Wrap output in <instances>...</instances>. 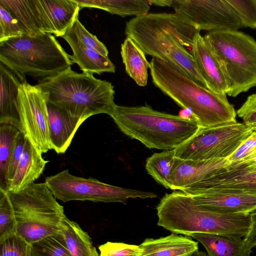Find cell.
Wrapping results in <instances>:
<instances>
[{
  "mask_svg": "<svg viewBox=\"0 0 256 256\" xmlns=\"http://www.w3.org/2000/svg\"><path fill=\"white\" fill-rule=\"evenodd\" d=\"M200 32L174 13L136 16L126 22L124 29L126 36L132 38L146 54L174 64L198 84L208 88L190 52Z\"/></svg>",
  "mask_w": 256,
  "mask_h": 256,
  "instance_id": "1",
  "label": "cell"
},
{
  "mask_svg": "<svg viewBox=\"0 0 256 256\" xmlns=\"http://www.w3.org/2000/svg\"><path fill=\"white\" fill-rule=\"evenodd\" d=\"M150 64L154 84L190 112L200 128L236 121V112L227 94H217L199 86L174 64L156 58H152Z\"/></svg>",
  "mask_w": 256,
  "mask_h": 256,
  "instance_id": "2",
  "label": "cell"
},
{
  "mask_svg": "<svg viewBox=\"0 0 256 256\" xmlns=\"http://www.w3.org/2000/svg\"><path fill=\"white\" fill-rule=\"evenodd\" d=\"M156 209L158 225L178 234L190 237L195 233H205L240 239L248 230L246 214L206 210L198 205L190 196L180 190L165 194Z\"/></svg>",
  "mask_w": 256,
  "mask_h": 256,
  "instance_id": "3",
  "label": "cell"
},
{
  "mask_svg": "<svg viewBox=\"0 0 256 256\" xmlns=\"http://www.w3.org/2000/svg\"><path fill=\"white\" fill-rule=\"evenodd\" d=\"M44 92L48 101L72 116L84 122L100 114L110 116L116 104L112 84L96 78L90 73H78L71 67L36 84Z\"/></svg>",
  "mask_w": 256,
  "mask_h": 256,
  "instance_id": "4",
  "label": "cell"
},
{
  "mask_svg": "<svg viewBox=\"0 0 256 256\" xmlns=\"http://www.w3.org/2000/svg\"><path fill=\"white\" fill-rule=\"evenodd\" d=\"M110 116L126 135L149 148L164 150L182 145L200 128L194 118L160 112L148 105H116Z\"/></svg>",
  "mask_w": 256,
  "mask_h": 256,
  "instance_id": "5",
  "label": "cell"
},
{
  "mask_svg": "<svg viewBox=\"0 0 256 256\" xmlns=\"http://www.w3.org/2000/svg\"><path fill=\"white\" fill-rule=\"evenodd\" d=\"M0 62L21 82L26 81V75L53 76L74 64L54 36L46 33L24 34L0 42Z\"/></svg>",
  "mask_w": 256,
  "mask_h": 256,
  "instance_id": "6",
  "label": "cell"
},
{
  "mask_svg": "<svg viewBox=\"0 0 256 256\" xmlns=\"http://www.w3.org/2000/svg\"><path fill=\"white\" fill-rule=\"evenodd\" d=\"M7 192L16 221V234L28 243L62 232L66 218L64 207L45 182H34L18 192Z\"/></svg>",
  "mask_w": 256,
  "mask_h": 256,
  "instance_id": "7",
  "label": "cell"
},
{
  "mask_svg": "<svg viewBox=\"0 0 256 256\" xmlns=\"http://www.w3.org/2000/svg\"><path fill=\"white\" fill-rule=\"evenodd\" d=\"M204 38L227 80L230 96L256 86V41L238 30L208 32Z\"/></svg>",
  "mask_w": 256,
  "mask_h": 256,
  "instance_id": "8",
  "label": "cell"
},
{
  "mask_svg": "<svg viewBox=\"0 0 256 256\" xmlns=\"http://www.w3.org/2000/svg\"><path fill=\"white\" fill-rule=\"evenodd\" d=\"M56 199L64 202L72 200L94 202H120L126 204L129 198H154L153 192L129 189L101 182L92 178H84L64 170L46 178L45 182Z\"/></svg>",
  "mask_w": 256,
  "mask_h": 256,
  "instance_id": "9",
  "label": "cell"
},
{
  "mask_svg": "<svg viewBox=\"0 0 256 256\" xmlns=\"http://www.w3.org/2000/svg\"><path fill=\"white\" fill-rule=\"evenodd\" d=\"M253 132L237 121L202 128L174 149L177 158L192 160L227 158Z\"/></svg>",
  "mask_w": 256,
  "mask_h": 256,
  "instance_id": "10",
  "label": "cell"
},
{
  "mask_svg": "<svg viewBox=\"0 0 256 256\" xmlns=\"http://www.w3.org/2000/svg\"><path fill=\"white\" fill-rule=\"evenodd\" d=\"M46 94L27 81L18 88V112L20 132L41 154L52 150Z\"/></svg>",
  "mask_w": 256,
  "mask_h": 256,
  "instance_id": "11",
  "label": "cell"
},
{
  "mask_svg": "<svg viewBox=\"0 0 256 256\" xmlns=\"http://www.w3.org/2000/svg\"><path fill=\"white\" fill-rule=\"evenodd\" d=\"M174 14L200 31L238 30L243 28L228 0H172Z\"/></svg>",
  "mask_w": 256,
  "mask_h": 256,
  "instance_id": "12",
  "label": "cell"
},
{
  "mask_svg": "<svg viewBox=\"0 0 256 256\" xmlns=\"http://www.w3.org/2000/svg\"><path fill=\"white\" fill-rule=\"evenodd\" d=\"M181 191L190 196L224 192L256 196V170L226 167Z\"/></svg>",
  "mask_w": 256,
  "mask_h": 256,
  "instance_id": "13",
  "label": "cell"
},
{
  "mask_svg": "<svg viewBox=\"0 0 256 256\" xmlns=\"http://www.w3.org/2000/svg\"><path fill=\"white\" fill-rule=\"evenodd\" d=\"M42 33L62 37L72 26L80 8L74 0H30Z\"/></svg>",
  "mask_w": 256,
  "mask_h": 256,
  "instance_id": "14",
  "label": "cell"
},
{
  "mask_svg": "<svg viewBox=\"0 0 256 256\" xmlns=\"http://www.w3.org/2000/svg\"><path fill=\"white\" fill-rule=\"evenodd\" d=\"M229 166L226 158L192 160L176 157L170 176V188L181 191Z\"/></svg>",
  "mask_w": 256,
  "mask_h": 256,
  "instance_id": "15",
  "label": "cell"
},
{
  "mask_svg": "<svg viewBox=\"0 0 256 256\" xmlns=\"http://www.w3.org/2000/svg\"><path fill=\"white\" fill-rule=\"evenodd\" d=\"M208 88L220 94H227L230 88L215 56L200 32L196 35L190 50Z\"/></svg>",
  "mask_w": 256,
  "mask_h": 256,
  "instance_id": "16",
  "label": "cell"
},
{
  "mask_svg": "<svg viewBox=\"0 0 256 256\" xmlns=\"http://www.w3.org/2000/svg\"><path fill=\"white\" fill-rule=\"evenodd\" d=\"M190 196L198 205L206 210L217 213L249 214L256 209V196L224 192Z\"/></svg>",
  "mask_w": 256,
  "mask_h": 256,
  "instance_id": "17",
  "label": "cell"
},
{
  "mask_svg": "<svg viewBox=\"0 0 256 256\" xmlns=\"http://www.w3.org/2000/svg\"><path fill=\"white\" fill-rule=\"evenodd\" d=\"M50 137L52 150L64 153L70 146L78 129L84 122L74 118L48 101Z\"/></svg>",
  "mask_w": 256,
  "mask_h": 256,
  "instance_id": "18",
  "label": "cell"
},
{
  "mask_svg": "<svg viewBox=\"0 0 256 256\" xmlns=\"http://www.w3.org/2000/svg\"><path fill=\"white\" fill-rule=\"evenodd\" d=\"M0 124L12 125L20 131L18 94L21 82L2 63H0Z\"/></svg>",
  "mask_w": 256,
  "mask_h": 256,
  "instance_id": "19",
  "label": "cell"
},
{
  "mask_svg": "<svg viewBox=\"0 0 256 256\" xmlns=\"http://www.w3.org/2000/svg\"><path fill=\"white\" fill-rule=\"evenodd\" d=\"M140 256H190L198 250L190 237L172 233L158 238H146L140 245Z\"/></svg>",
  "mask_w": 256,
  "mask_h": 256,
  "instance_id": "20",
  "label": "cell"
},
{
  "mask_svg": "<svg viewBox=\"0 0 256 256\" xmlns=\"http://www.w3.org/2000/svg\"><path fill=\"white\" fill-rule=\"evenodd\" d=\"M48 162L26 138L24 152L7 192H16L34 183Z\"/></svg>",
  "mask_w": 256,
  "mask_h": 256,
  "instance_id": "21",
  "label": "cell"
},
{
  "mask_svg": "<svg viewBox=\"0 0 256 256\" xmlns=\"http://www.w3.org/2000/svg\"><path fill=\"white\" fill-rule=\"evenodd\" d=\"M62 38L70 45L72 54L69 57L85 73L100 74L104 72L114 73L116 66L108 56L90 48L66 32Z\"/></svg>",
  "mask_w": 256,
  "mask_h": 256,
  "instance_id": "22",
  "label": "cell"
},
{
  "mask_svg": "<svg viewBox=\"0 0 256 256\" xmlns=\"http://www.w3.org/2000/svg\"><path fill=\"white\" fill-rule=\"evenodd\" d=\"M190 238L200 242L208 256H250L252 252L244 238L236 239L219 234L195 233Z\"/></svg>",
  "mask_w": 256,
  "mask_h": 256,
  "instance_id": "23",
  "label": "cell"
},
{
  "mask_svg": "<svg viewBox=\"0 0 256 256\" xmlns=\"http://www.w3.org/2000/svg\"><path fill=\"white\" fill-rule=\"evenodd\" d=\"M120 54L128 75L138 86H145L150 64L143 50L132 38L126 36L121 45Z\"/></svg>",
  "mask_w": 256,
  "mask_h": 256,
  "instance_id": "24",
  "label": "cell"
},
{
  "mask_svg": "<svg viewBox=\"0 0 256 256\" xmlns=\"http://www.w3.org/2000/svg\"><path fill=\"white\" fill-rule=\"evenodd\" d=\"M81 8L102 9L121 16H138L148 13L150 4L146 0H74Z\"/></svg>",
  "mask_w": 256,
  "mask_h": 256,
  "instance_id": "25",
  "label": "cell"
},
{
  "mask_svg": "<svg viewBox=\"0 0 256 256\" xmlns=\"http://www.w3.org/2000/svg\"><path fill=\"white\" fill-rule=\"evenodd\" d=\"M62 232L72 256H99L90 237L78 223L66 218Z\"/></svg>",
  "mask_w": 256,
  "mask_h": 256,
  "instance_id": "26",
  "label": "cell"
},
{
  "mask_svg": "<svg viewBox=\"0 0 256 256\" xmlns=\"http://www.w3.org/2000/svg\"><path fill=\"white\" fill-rule=\"evenodd\" d=\"M0 4L18 22L26 34L42 33L30 0H0Z\"/></svg>",
  "mask_w": 256,
  "mask_h": 256,
  "instance_id": "27",
  "label": "cell"
},
{
  "mask_svg": "<svg viewBox=\"0 0 256 256\" xmlns=\"http://www.w3.org/2000/svg\"><path fill=\"white\" fill-rule=\"evenodd\" d=\"M20 130L8 124H0V190L7 192V172Z\"/></svg>",
  "mask_w": 256,
  "mask_h": 256,
  "instance_id": "28",
  "label": "cell"
},
{
  "mask_svg": "<svg viewBox=\"0 0 256 256\" xmlns=\"http://www.w3.org/2000/svg\"><path fill=\"white\" fill-rule=\"evenodd\" d=\"M175 158L174 149L154 153L146 160V169L148 173L166 188H170V176Z\"/></svg>",
  "mask_w": 256,
  "mask_h": 256,
  "instance_id": "29",
  "label": "cell"
},
{
  "mask_svg": "<svg viewBox=\"0 0 256 256\" xmlns=\"http://www.w3.org/2000/svg\"><path fill=\"white\" fill-rule=\"evenodd\" d=\"M30 245L32 256H72L62 232L44 237Z\"/></svg>",
  "mask_w": 256,
  "mask_h": 256,
  "instance_id": "30",
  "label": "cell"
},
{
  "mask_svg": "<svg viewBox=\"0 0 256 256\" xmlns=\"http://www.w3.org/2000/svg\"><path fill=\"white\" fill-rule=\"evenodd\" d=\"M17 224L7 192L0 190V238L16 234Z\"/></svg>",
  "mask_w": 256,
  "mask_h": 256,
  "instance_id": "31",
  "label": "cell"
},
{
  "mask_svg": "<svg viewBox=\"0 0 256 256\" xmlns=\"http://www.w3.org/2000/svg\"><path fill=\"white\" fill-rule=\"evenodd\" d=\"M66 32L86 46L96 50L104 56H108V51L106 46L95 35L90 33L86 28L78 17Z\"/></svg>",
  "mask_w": 256,
  "mask_h": 256,
  "instance_id": "32",
  "label": "cell"
},
{
  "mask_svg": "<svg viewBox=\"0 0 256 256\" xmlns=\"http://www.w3.org/2000/svg\"><path fill=\"white\" fill-rule=\"evenodd\" d=\"M0 256H32L30 244L17 234L0 238Z\"/></svg>",
  "mask_w": 256,
  "mask_h": 256,
  "instance_id": "33",
  "label": "cell"
},
{
  "mask_svg": "<svg viewBox=\"0 0 256 256\" xmlns=\"http://www.w3.org/2000/svg\"><path fill=\"white\" fill-rule=\"evenodd\" d=\"M26 34L18 22L0 4V42Z\"/></svg>",
  "mask_w": 256,
  "mask_h": 256,
  "instance_id": "34",
  "label": "cell"
},
{
  "mask_svg": "<svg viewBox=\"0 0 256 256\" xmlns=\"http://www.w3.org/2000/svg\"><path fill=\"white\" fill-rule=\"evenodd\" d=\"M240 18L243 28L256 29V0H228Z\"/></svg>",
  "mask_w": 256,
  "mask_h": 256,
  "instance_id": "35",
  "label": "cell"
},
{
  "mask_svg": "<svg viewBox=\"0 0 256 256\" xmlns=\"http://www.w3.org/2000/svg\"><path fill=\"white\" fill-rule=\"evenodd\" d=\"M256 156V132L245 140L226 159L234 166L251 159Z\"/></svg>",
  "mask_w": 256,
  "mask_h": 256,
  "instance_id": "36",
  "label": "cell"
},
{
  "mask_svg": "<svg viewBox=\"0 0 256 256\" xmlns=\"http://www.w3.org/2000/svg\"><path fill=\"white\" fill-rule=\"evenodd\" d=\"M100 256H140L139 246L108 242L98 246Z\"/></svg>",
  "mask_w": 256,
  "mask_h": 256,
  "instance_id": "37",
  "label": "cell"
},
{
  "mask_svg": "<svg viewBox=\"0 0 256 256\" xmlns=\"http://www.w3.org/2000/svg\"><path fill=\"white\" fill-rule=\"evenodd\" d=\"M236 112L242 123L253 132H256V93L250 95Z\"/></svg>",
  "mask_w": 256,
  "mask_h": 256,
  "instance_id": "38",
  "label": "cell"
},
{
  "mask_svg": "<svg viewBox=\"0 0 256 256\" xmlns=\"http://www.w3.org/2000/svg\"><path fill=\"white\" fill-rule=\"evenodd\" d=\"M26 138L20 131L16 137L14 148L10 162L8 172L7 181L8 188L12 180L22 156Z\"/></svg>",
  "mask_w": 256,
  "mask_h": 256,
  "instance_id": "39",
  "label": "cell"
},
{
  "mask_svg": "<svg viewBox=\"0 0 256 256\" xmlns=\"http://www.w3.org/2000/svg\"><path fill=\"white\" fill-rule=\"evenodd\" d=\"M252 226L248 236L244 238L248 241L251 248L256 246V209L250 213Z\"/></svg>",
  "mask_w": 256,
  "mask_h": 256,
  "instance_id": "40",
  "label": "cell"
},
{
  "mask_svg": "<svg viewBox=\"0 0 256 256\" xmlns=\"http://www.w3.org/2000/svg\"><path fill=\"white\" fill-rule=\"evenodd\" d=\"M228 168L250 170H256V156L250 160L236 166H228Z\"/></svg>",
  "mask_w": 256,
  "mask_h": 256,
  "instance_id": "41",
  "label": "cell"
},
{
  "mask_svg": "<svg viewBox=\"0 0 256 256\" xmlns=\"http://www.w3.org/2000/svg\"><path fill=\"white\" fill-rule=\"evenodd\" d=\"M150 3L158 6H172V0H148Z\"/></svg>",
  "mask_w": 256,
  "mask_h": 256,
  "instance_id": "42",
  "label": "cell"
},
{
  "mask_svg": "<svg viewBox=\"0 0 256 256\" xmlns=\"http://www.w3.org/2000/svg\"><path fill=\"white\" fill-rule=\"evenodd\" d=\"M190 256H208V255L204 252L199 251L198 250L194 252Z\"/></svg>",
  "mask_w": 256,
  "mask_h": 256,
  "instance_id": "43",
  "label": "cell"
}]
</instances>
